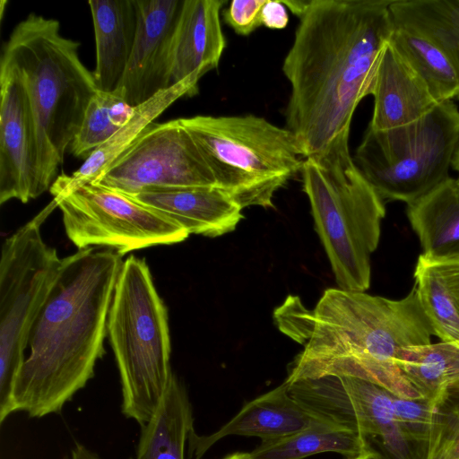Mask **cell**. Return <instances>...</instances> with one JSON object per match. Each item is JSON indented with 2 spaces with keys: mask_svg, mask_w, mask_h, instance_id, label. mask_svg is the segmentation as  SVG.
<instances>
[{
  "mask_svg": "<svg viewBox=\"0 0 459 459\" xmlns=\"http://www.w3.org/2000/svg\"><path fill=\"white\" fill-rule=\"evenodd\" d=\"M389 41L424 80L438 103L458 99V74L446 55L433 42L394 24Z\"/></svg>",
  "mask_w": 459,
  "mask_h": 459,
  "instance_id": "cell-26",
  "label": "cell"
},
{
  "mask_svg": "<svg viewBox=\"0 0 459 459\" xmlns=\"http://www.w3.org/2000/svg\"><path fill=\"white\" fill-rule=\"evenodd\" d=\"M266 0H233L223 19L240 36H248L262 25L261 11Z\"/></svg>",
  "mask_w": 459,
  "mask_h": 459,
  "instance_id": "cell-30",
  "label": "cell"
},
{
  "mask_svg": "<svg viewBox=\"0 0 459 459\" xmlns=\"http://www.w3.org/2000/svg\"><path fill=\"white\" fill-rule=\"evenodd\" d=\"M371 95L374 108L368 127L376 131L411 124L438 104L424 80L389 40L380 56Z\"/></svg>",
  "mask_w": 459,
  "mask_h": 459,
  "instance_id": "cell-16",
  "label": "cell"
},
{
  "mask_svg": "<svg viewBox=\"0 0 459 459\" xmlns=\"http://www.w3.org/2000/svg\"><path fill=\"white\" fill-rule=\"evenodd\" d=\"M184 0H134L136 36L124 76L114 91L131 107L171 87L175 31Z\"/></svg>",
  "mask_w": 459,
  "mask_h": 459,
  "instance_id": "cell-13",
  "label": "cell"
},
{
  "mask_svg": "<svg viewBox=\"0 0 459 459\" xmlns=\"http://www.w3.org/2000/svg\"><path fill=\"white\" fill-rule=\"evenodd\" d=\"M352 459H384V457L378 452L371 448L365 454Z\"/></svg>",
  "mask_w": 459,
  "mask_h": 459,
  "instance_id": "cell-34",
  "label": "cell"
},
{
  "mask_svg": "<svg viewBox=\"0 0 459 459\" xmlns=\"http://www.w3.org/2000/svg\"><path fill=\"white\" fill-rule=\"evenodd\" d=\"M407 216L422 253L432 260H459V182L449 177L407 205Z\"/></svg>",
  "mask_w": 459,
  "mask_h": 459,
  "instance_id": "cell-21",
  "label": "cell"
},
{
  "mask_svg": "<svg viewBox=\"0 0 459 459\" xmlns=\"http://www.w3.org/2000/svg\"><path fill=\"white\" fill-rule=\"evenodd\" d=\"M395 418L411 443L426 445L433 425L436 406L428 401L403 399L394 395Z\"/></svg>",
  "mask_w": 459,
  "mask_h": 459,
  "instance_id": "cell-29",
  "label": "cell"
},
{
  "mask_svg": "<svg viewBox=\"0 0 459 459\" xmlns=\"http://www.w3.org/2000/svg\"><path fill=\"white\" fill-rule=\"evenodd\" d=\"M80 42L64 37L55 19L30 13L3 45L1 62L21 74L31 106L37 143V190L56 180L66 151L98 91L81 61Z\"/></svg>",
  "mask_w": 459,
  "mask_h": 459,
  "instance_id": "cell-3",
  "label": "cell"
},
{
  "mask_svg": "<svg viewBox=\"0 0 459 459\" xmlns=\"http://www.w3.org/2000/svg\"><path fill=\"white\" fill-rule=\"evenodd\" d=\"M400 370L424 400L436 406L459 385V343L440 342L401 350L395 359Z\"/></svg>",
  "mask_w": 459,
  "mask_h": 459,
  "instance_id": "cell-24",
  "label": "cell"
},
{
  "mask_svg": "<svg viewBox=\"0 0 459 459\" xmlns=\"http://www.w3.org/2000/svg\"><path fill=\"white\" fill-rule=\"evenodd\" d=\"M262 25L273 30L284 29L289 22L286 6L281 1L266 0L261 11Z\"/></svg>",
  "mask_w": 459,
  "mask_h": 459,
  "instance_id": "cell-31",
  "label": "cell"
},
{
  "mask_svg": "<svg viewBox=\"0 0 459 459\" xmlns=\"http://www.w3.org/2000/svg\"><path fill=\"white\" fill-rule=\"evenodd\" d=\"M414 285L421 307L441 342L459 343V260L420 255Z\"/></svg>",
  "mask_w": 459,
  "mask_h": 459,
  "instance_id": "cell-23",
  "label": "cell"
},
{
  "mask_svg": "<svg viewBox=\"0 0 459 459\" xmlns=\"http://www.w3.org/2000/svg\"><path fill=\"white\" fill-rule=\"evenodd\" d=\"M203 75L204 74L201 72L195 73L179 83L158 93L144 104L135 107L131 119L108 142L97 148L77 170L72 175L57 176L49 189L54 199H61L80 186L92 182L172 103L182 97L196 94L198 82Z\"/></svg>",
  "mask_w": 459,
  "mask_h": 459,
  "instance_id": "cell-19",
  "label": "cell"
},
{
  "mask_svg": "<svg viewBox=\"0 0 459 459\" xmlns=\"http://www.w3.org/2000/svg\"><path fill=\"white\" fill-rule=\"evenodd\" d=\"M68 459H100L99 456L80 443H76Z\"/></svg>",
  "mask_w": 459,
  "mask_h": 459,
  "instance_id": "cell-32",
  "label": "cell"
},
{
  "mask_svg": "<svg viewBox=\"0 0 459 459\" xmlns=\"http://www.w3.org/2000/svg\"><path fill=\"white\" fill-rule=\"evenodd\" d=\"M180 121L218 187L243 209L273 207L274 194L301 170L304 157L295 135L264 117L199 115Z\"/></svg>",
  "mask_w": 459,
  "mask_h": 459,
  "instance_id": "cell-7",
  "label": "cell"
},
{
  "mask_svg": "<svg viewBox=\"0 0 459 459\" xmlns=\"http://www.w3.org/2000/svg\"><path fill=\"white\" fill-rule=\"evenodd\" d=\"M193 430V411L186 389L173 374L157 411L141 426L135 455L129 459H185Z\"/></svg>",
  "mask_w": 459,
  "mask_h": 459,
  "instance_id": "cell-22",
  "label": "cell"
},
{
  "mask_svg": "<svg viewBox=\"0 0 459 459\" xmlns=\"http://www.w3.org/2000/svg\"><path fill=\"white\" fill-rule=\"evenodd\" d=\"M330 425L338 424L294 399L289 392L288 382L284 381L247 403L215 432L199 436L194 429L188 438V452L190 456L200 459L212 446L228 436L277 439L308 429Z\"/></svg>",
  "mask_w": 459,
  "mask_h": 459,
  "instance_id": "cell-15",
  "label": "cell"
},
{
  "mask_svg": "<svg viewBox=\"0 0 459 459\" xmlns=\"http://www.w3.org/2000/svg\"><path fill=\"white\" fill-rule=\"evenodd\" d=\"M168 311L144 259L123 261L108 317L122 390L121 411L140 426L155 413L171 377Z\"/></svg>",
  "mask_w": 459,
  "mask_h": 459,
  "instance_id": "cell-6",
  "label": "cell"
},
{
  "mask_svg": "<svg viewBox=\"0 0 459 459\" xmlns=\"http://www.w3.org/2000/svg\"><path fill=\"white\" fill-rule=\"evenodd\" d=\"M452 169L457 172L458 177L456 178V179L459 182V145L456 149V152L453 159Z\"/></svg>",
  "mask_w": 459,
  "mask_h": 459,
  "instance_id": "cell-36",
  "label": "cell"
},
{
  "mask_svg": "<svg viewBox=\"0 0 459 459\" xmlns=\"http://www.w3.org/2000/svg\"><path fill=\"white\" fill-rule=\"evenodd\" d=\"M55 201L65 233L78 249L105 247L124 255L133 250L182 242L189 236L163 213L94 183Z\"/></svg>",
  "mask_w": 459,
  "mask_h": 459,
  "instance_id": "cell-10",
  "label": "cell"
},
{
  "mask_svg": "<svg viewBox=\"0 0 459 459\" xmlns=\"http://www.w3.org/2000/svg\"><path fill=\"white\" fill-rule=\"evenodd\" d=\"M391 0H306L282 72L290 84L286 128L303 157L351 127L371 95L394 29Z\"/></svg>",
  "mask_w": 459,
  "mask_h": 459,
  "instance_id": "cell-1",
  "label": "cell"
},
{
  "mask_svg": "<svg viewBox=\"0 0 459 459\" xmlns=\"http://www.w3.org/2000/svg\"><path fill=\"white\" fill-rule=\"evenodd\" d=\"M57 207L53 200L5 238L0 259V422L14 412L13 386L25 360L31 326L59 272L62 258L40 227Z\"/></svg>",
  "mask_w": 459,
  "mask_h": 459,
  "instance_id": "cell-9",
  "label": "cell"
},
{
  "mask_svg": "<svg viewBox=\"0 0 459 459\" xmlns=\"http://www.w3.org/2000/svg\"><path fill=\"white\" fill-rule=\"evenodd\" d=\"M440 7L459 22V0H437Z\"/></svg>",
  "mask_w": 459,
  "mask_h": 459,
  "instance_id": "cell-33",
  "label": "cell"
},
{
  "mask_svg": "<svg viewBox=\"0 0 459 459\" xmlns=\"http://www.w3.org/2000/svg\"><path fill=\"white\" fill-rule=\"evenodd\" d=\"M128 196L175 221L189 235L219 237L244 218L243 208L217 186L153 188Z\"/></svg>",
  "mask_w": 459,
  "mask_h": 459,
  "instance_id": "cell-17",
  "label": "cell"
},
{
  "mask_svg": "<svg viewBox=\"0 0 459 459\" xmlns=\"http://www.w3.org/2000/svg\"><path fill=\"white\" fill-rule=\"evenodd\" d=\"M111 248L87 247L62 258L37 316L13 391L14 412L60 413L94 377L105 353L108 317L123 261Z\"/></svg>",
  "mask_w": 459,
  "mask_h": 459,
  "instance_id": "cell-2",
  "label": "cell"
},
{
  "mask_svg": "<svg viewBox=\"0 0 459 459\" xmlns=\"http://www.w3.org/2000/svg\"><path fill=\"white\" fill-rule=\"evenodd\" d=\"M95 34L97 90L114 92L126 69L138 24L134 0H90Z\"/></svg>",
  "mask_w": 459,
  "mask_h": 459,
  "instance_id": "cell-20",
  "label": "cell"
},
{
  "mask_svg": "<svg viewBox=\"0 0 459 459\" xmlns=\"http://www.w3.org/2000/svg\"><path fill=\"white\" fill-rule=\"evenodd\" d=\"M221 459H253L250 453L246 452H236L233 454H230Z\"/></svg>",
  "mask_w": 459,
  "mask_h": 459,
  "instance_id": "cell-35",
  "label": "cell"
},
{
  "mask_svg": "<svg viewBox=\"0 0 459 459\" xmlns=\"http://www.w3.org/2000/svg\"><path fill=\"white\" fill-rule=\"evenodd\" d=\"M371 449L358 432L340 425L308 429L277 439L262 440L251 453L253 459H304L321 453H337L348 459Z\"/></svg>",
  "mask_w": 459,
  "mask_h": 459,
  "instance_id": "cell-25",
  "label": "cell"
},
{
  "mask_svg": "<svg viewBox=\"0 0 459 459\" xmlns=\"http://www.w3.org/2000/svg\"><path fill=\"white\" fill-rule=\"evenodd\" d=\"M389 10L394 25L433 42L446 55L459 76V22L440 7L437 0H391Z\"/></svg>",
  "mask_w": 459,
  "mask_h": 459,
  "instance_id": "cell-27",
  "label": "cell"
},
{
  "mask_svg": "<svg viewBox=\"0 0 459 459\" xmlns=\"http://www.w3.org/2000/svg\"><path fill=\"white\" fill-rule=\"evenodd\" d=\"M0 204L39 197L33 114L24 82L11 65L0 62Z\"/></svg>",
  "mask_w": 459,
  "mask_h": 459,
  "instance_id": "cell-14",
  "label": "cell"
},
{
  "mask_svg": "<svg viewBox=\"0 0 459 459\" xmlns=\"http://www.w3.org/2000/svg\"><path fill=\"white\" fill-rule=\"evenodd\" d=\"M459 145V108L438 103L421 118L399 127L367 128L353 160L384 200L411 204L447 179Z\"/></svg>",
  "mask_w": 459,
  "mask_h": 459,
  "instance_id": "cell-8",
  "label": "cell"
},
{
  "mask_svg": "<svg viewBox=\"0 0 459 459\" xmlns=\"http://www.w3.org/2000/svg\"><path fill=\"white\" fill-rule=\"evenodd\" d=\"M91 183L126 195L153 188L218 187L212 169L180 118L150 124Z\"/></svg>",
  "mask_w": 459,
  "mask_h": 459,
  "instance_id": "cell-11",
  "label": "cell"
},
{
  "mask_svg": "<svg viewBox=\"0 0 459 459\" xmlns=\"http://www.w3.org/2000/svg\"><path fill=\"white\" fill-rule=\"evenodd\" d=\"M274 319L303 345L296 361L353 356L396 363L401 350L429 344L435 335L415 285L400 299L331 288L313 310L290 296Z\"/></svg>",
  "mask_w": 459,
  "mask_h": 459,
  "instance_id": "cell-4",
  "label": "cell"
},
{
  "mask_svg": "<svg viewBox=\"0 0 459 459\" xmlns=\"http://www.w3.org/2000/svg\"><path fill=\"white\" fill-rule=\"evenodd\" d=\"M135 108L115 92L97 91L86 108L79 131L68 151L85 160L108 142L133 117Z\"/></svg>",
  "mask_w": 459,
  "mask_h": 459,
  "instance_id": "cell-28",
  "label": "cell"
},
{
  "mask_svg": "<svg viewBox=\"0 0 459 459\" xmlns=\"http://www.w3.org/2000/svg\"><path fill=\"white\" fill-rule=\"evenodd\" d=\"M349 137L350 129L304 158L300 172L315 228L338 288L366 291L370 286V257L379 243L385 207L356 166Z\"/></svg>",
  "mask_w": 459,
  "mask_h": 459,
  "instance_id": "cell-5",
  "label": "cell"
},
{
  "mask_svg": "<svg viewBox=\"0 0 459 459\" xmlns=\"http://www.w3.org/2000/svg\"><path fill=\"white\" fill-rule=\"evenodd\" d=\"M289 392L309 410L367 440L379 438L393 459H413L411 443L395 418L394 394L386 389L358 377L325 376L289 383Z\"/></svg>",
  "mask_w": 459,
  "mask_h": 459,
  "instance_id": "cell-12",
  "label": "cell"
},
{
  "mask_svg": "<svg viewBox=\"0 0 459 459\" xmlns=\"http://www.w3.org/2000/svg\"><path fill=\"white\" fill-rule=\"evenodd\" d=\"M224 0H184L175 31L171 87L218 67L226 47L220 12Z\"/></svg>",
  "mask_w": 459,
  "mask_h": 459,
  "instance_id": "cell-18",
  "label": "cell"
}]
</instances>
